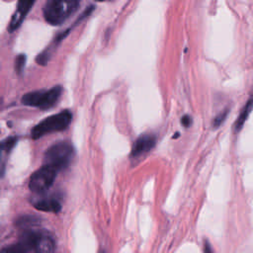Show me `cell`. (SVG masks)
Wrapping results in <instances>:
<instances>
[{"label":"cell","mask_w":253,"mask_h":253,"mask_svg":"<svg viewBox=\"0 0 253 253\" xmlns=\"http://www.w3.org/2000/svg\"><path fill=\"white\" fill-rule=\"evenodd\" d=\"M54 249L51 235L36 228L24 231L19 242L4 248L1 253H54Z\"/></svg>","instance_id":"cell-1"},{"label":"cell","mask_w":253,"mask_h":253,"mask_svg":"<svg viewBox=\"0 0 253 253\" xmlns=\"http://www.w3.org/2000/svg\"><path fill=\"white\" fill-rule=\"evenodd\" d=\"M81 0H46L42 8L45 21L53 26L64 23L78 9Z\"/></svg>","instance_id":"cell-2"},{"label":"cell","mask_w":253,"mask_h":253,"mask_svg":"<svg viewBox=\"0 0 253 253\" xmlns=\"http://www.w3.org/2000/svg\"><path fill=\"white\" fill-rule=\"evenodd\" d=\"M72 115L68 110H64L53 116L47 117L33 127L31 132L32 137L34 139H39L47 133L64 130L70 125Z\"/></svg>","instance_id":"cell-3"},{"label":"cell","mask_w":253,"mask_h":253,"mask_svg":"<svg viewBox=\"0 0 253 253\" xmlns=\"http://www.w3.org/2000/svg\"><path fill=\"white\" fill-rule=\"evenodd\" d=\"M74 156V148L67 141L51 145L44 153V165H49L57 171L66 168Z\"/></svg>","instance_id":"cell-4"},{"label":"cell","mask_w":253,"mask_h":253,"mask_svg":"<svg viewBox=\"0 0 253 253\" xmlns=\"http://www.w3.org/2000/svg\"><path fill=\"white\" fill-rule=\"evenodd\" d=\"M62 93L61 86H54L48 90H38L27 93L22 98V103L26 106L37 107L42 110H47L53 107Z\"/></svg>","instance_id":"cell-5"},{"label":"cell","mask_w":253,"mask_h":253,"mask_svg":"<svg viewBox=\"0 0 253 253\" xmlns=\"http://www.w3.org/2000/svg\"><path fill=\"white\" fill-rule=\"evenodd\" d=\"M57 170L49 165H43L33 173L29 182V188L35 193H43L53 184Z\"/></svg>","instance_id":"cell-6"},{"label":"cell","mask_w":253,"mask_h":253,"mask_svg":"<svg viewBox=\"0 0 253 253\" xmlns=\"http://www.w3.org/2000/svg\"><path fill=\"white\" fill-rule=\"evenodd\" d=\"M35 1L36 0H18L16 12L12 16L11 21H10L9 26H8V31L10 33L14 32L15 30H17L21 26L25 17L27 16L29 11L33 7Z\"/></svg>","instance_id":"cell-7"},{"label":"cell","mask_w":253,"mask_h":253,"mask_svg":"<svg viewBox=\"0 0 253 253\" xmlns=\"http://www.w3.org/2000/svg\"><path fill=\"white\" fill-rule=\"evenodd\" d=\"M156 143V137L155 135L151 133H144L138 136L133 143L132 149H131V156H139L143 153L148 152L151 150Z\"/></svg>","instance_id":"cell-8"},{"label":"cell","mask_w":253,"mask_h":253,"mask_svg":"<svg viewBox=\"0 0 253 253\" xmlns=\"http://www.w3.org/2000/svg\"><path fill=\"white\" fill-rule=\"evenodd\" d=\"M18 138L16 136H9L5 140L0 142V178L5 175L6 164L9 155L17 143Z\"/></svg>","instance_id":"cell-9"},{"label":"cell","mask_w":253,"mask_h":253,"mask_svg":"<svg viewBox=\"0 0 253 253\" xmlns=\"http://www.w3.org/2000/svg\"><path fill=\"white\" fill-rule=\"evenodd\" d=\"M34 207L41 211L58 212L61 210L60 203L55 199H42L34 204Z\"/></svg>","instance_id":"cell-10"},{"label":"cell","mask_w":253,"mask_h":253,"mask_svg":"<svg viewBox=\"0 0 253 253\" xmlns=\"http://www.w3.org/2000/svg\"><path fill=\"white\" fill-rule=\"evenodd\" d=\"M41 223V218L36 215H23L16 220V225L22 228L24 231L36 229V227Z\"/></svg>","instance_id":"cell-11"},{"label":"cell","mask_w":253,"mask_h":253,"mask_svg":"<svg viewBox=\"0 0 253 253\" xmlns=\"http://www.w3.org/2000/svg\"><path fill=\"white\" fill-rule=\"evenodd\" d=\"M252 109H253V96H251V97L249 98V100L246 102L245 106L243 107L242 111L240 112V115H239L238 119L236 120V122H235V124H234V129H235V131H239V130L242 128V126H243L244 123L246 122V120L248 119V117H249V115H250Z\"/></svg>","instance_id":"cell-12"},{"label":"cell","mask_w":253,"mask_h":253,"mask_svg":"<svg viewBox=\"0 0 253 253\" xmlns=\"http://www.w3.org/2000/svg\"><path fill=\"white\" fill-rule=\"evenodd\" d=\"M25 64H26V55L23 53L19 54L15 60V69L19 75L23 73Z\"/></svg>","instance_id":"cell-13"},{"label":"cell","mask_w":253,"mask_h":253,"mask_svg":"<svg viewBox=\"0 0 253 253\" xmlns=\"http://www.w3.org/2000/svg\"><path fill=\"white\" fill-rule=\"evenodd\" d=\"M227 113H228V110L225 109V110H223L222 112H220V113L213 119V121H212V126H213L214 128L218 127V126L224 122V120H225V118H226V116H227Z\"/></svg>","instance_id":"cell-14"},{"label":"cell","mask_w":253,"mask_h":253,"mask_svg":"<svg viewBox=\"0 0 253 253\" xmlns=\"http://www.w3.org/2000/svg\"><path fill=\"white\" fill-rule=\"evenodd\" d=\"M50 57V52L48 50H43L42 51L37 57H36V61L40 64V65H45L47 63V61L49 60Z\"/></svg>","instance_id":"cell-15"},{"label":"cell","mask_w":253,"mask_h":253,"mask_svg":"<svg viewBox=\"0 0 253 253\" xmlns=\"http://www.w3.org/2000/svg\"><path fill=\"white\" fill-rule=\"evenodd\" d=\"M181 124H182V125H183V126H185V127L190 126H191V124H192L191 117H190L189 115H185V116H183V117H182V119H181Z\"/></svg>","instance_id":"cell-16"},{"label":"cell","mask_w":253,"mask_h":253,"mask_svg":"<svg viewBox=\"0 0 253 253\" xmlns=\"http://www.w3.org/2000/svg\"><path fill=\"white\" fill-rule=\"evenodd\" d=\"M204 253H213L211 245L207 241L205 242V245H204Z\"/></svg>","instance_id":"cell-17"},{"label":"cell","mask_w":253,"mask_h":253,"mask_svg":"<svg viewBox=\"0 0 253 253\" xmlns=\"http://www.w3.org/2000/svg\"><path fill=\"white\" fill-rule=\"evenodd\" d=\"M95 1H99V2H102V1H106V0H95Z\"/></svg>","instance_id":"cell-18"},{"label":"cell","mask_w":253,"mask_h":253,"mask_svg":"<svg viewBox=\"0 0 253 253\" xmlns=\"http://www.w3.org/2000/svg\"><path fill=\"white\" fill-rule=\"evenodd\" d=\"M101 253H105V252H104V251H102V252H101Z\"/></svg>","instance_id":"cell-19"}]
</instances>
